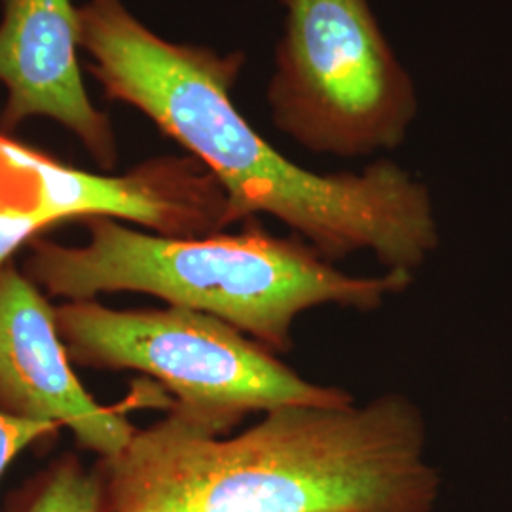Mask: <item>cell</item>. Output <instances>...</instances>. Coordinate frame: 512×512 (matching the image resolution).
<instances>
[{"instance_id":"cell-1","label":"cell","mask_w":512,"mask_h":512,"mask_svg":"<svg viewBox=\"0 0 512 512\" xmlns=\"http://www.w3.org/2000/svg\"><path fill=\"white\" fill-rule=\"evenodd\" d=\"M80 48L109 99L141 110L217 179L230 222L268 215L332 264L370 253L387 272L414 274L439 247L429 186L391 160L315 173L294 164L239 112L241 52L160 37L122 0L78 8Z\"/></svg>"},{"instance_id":"cell-2","label":"cell","mask_w":512,"mask_h":512,"mask_svg":"<svg viewBox=\"0 0 512 512\" xmlns=\"http://www.w3.org/2000/svg\"><path fill=\"white\" fill-rule=\"evenodd\" d=\"M239 420L173 404L97 475L103 512H431L429 427L403 393L365 404H283Z\"/></svg>"},{"instance_id":"cell-3","label":"cell","mask_w":512,"mask_h":512,"mask_svg":"<svg viewBox=\"0 0 512 512\" xmlns=\"http://www.w3.org/2000/svg\"><path fill=\"white\" fill-rule=\"evenodd\" d=\"M27 268L55 296L150 294L217 317L275 355L293 349L294 321L304 311L327 304L380 310L389 296L412 285V275L401 272H340L304 239L274 236L256 219L239 234L169 238L90 217L84 245L38 241Z\"/></svg>"},{"instance_id":"cell-4","label":"cell","mask_w":512,"mask_h":512,"mask_svg":"<svg viewBox=\"0 0 512 512\" xmlns=\"http://www.w3.org/2000/svg\"><path fill=\"white\" fill-rule=\"evenodd\" d=\"M266 88L272 124L313 154L365 158L401 147L420 99L370 0H281Z\"/></svg>"},{"instance_id":"cell-5","label":"cell","mask_w":512,"mask_h":512,"mask_svg":"<svg viewBox=\"0 0 512 512\" xmlns=\"http://www.w3.org/2000/svg\"><path fill=\"white\" fill-rule=\"evenodd\" d=\"M69 359L156 378L179 403L243 420L283 404H344L353 395L313 384L241 330L200 311L109 310L74 300L55 310Z\"/></svg>"},{"instance_id":"cell-6","label":"cell","mask_w":512,"mask_h":512,"mask_svg":"<svg viewBox=\"0 0 512 512\" xmlns=\"http://www.w3.org/2000/svg\"><path fill=\"white\" fill-rule=\"evenodd\" d=\"M0 410L67 427L103 459L124 450L137 431L78 382L54 308L12 264L0 266Z\"/></svg>"},{"instance_id":"cell-7","label":"cell","mask_w":512,"mask_h":512,"mask_svg":"<svg viewBox=\"0 0 512 512\" xmlns=\"http://www.w3.org/2000/svg\"><path fill=\"white\" fill-rule=\"evenodd\" d=\"M80 21L71 0H4L0 84L8 97L2 126L46 116L71 129L101 164L116 150L109 118L93 107L82 80Z\"/></svg>"},{"instance_id":"cell-8","label":"cell","mask_w":512,"mask_h":512,"mask_svg":"<svg viewBox=\"0 0 512 512\" xmlns=\"http://www.w3.org/2000/svg\"><path fill=\"white\" fill-rule=\"evenodd\" d=\"M25 512H103L101 478L65 459L46 475Z\"/></svg>"},{"instance_id":"cell-9","label":"cell","mask_w":512,"mask_h":512,"mask_svg":"<svg viewBox=\"0 0 512 512\" xmlns=\"http://www.w3.org/2000/svg\"><path fill=\"white\" fill-rule=\"evenodd\" d=\"M55 429L54 423L23 420L0 410V478L27 446L52 435Z\"/></svg>"}]
</instances>
